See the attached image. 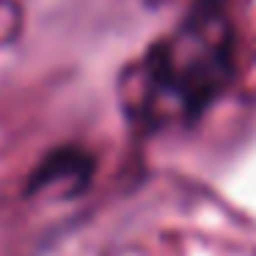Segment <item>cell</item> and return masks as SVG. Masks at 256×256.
Masks as SVG:
<instances>
[{"mask_svg":"<svg viewBox=\"0 0 256 256\" xmlns=\"http://www.w3.org/2000/svg\"><path fill=\"white\" fill-rule=\"evenodd\" d=\"M91 157L86 154L83 149H74V146H66V149H58L56 154L47 157V162H42L39 174L34 176V190L36 188H56V184H78L83 188L91 176Z\"/></svg>","mask_w":256,"mask_h":256,"instance_id":"7a4b0ae2","label":"cell"},{"mask_svg":"<svg viewBox=\"0 0 256 256\" xmlns=\"http://www.w3.org/2000/svg\"><path fill=\"white\" fill-rule=\"evenodd\" d=\"M234 74V39L218 0H204L182 25L144 52L124 78V110L146 132L188 127Z\"/></svg>","mask_w":256,"mask_h":256,"instance_id":"6da1fadb","label":"cell"}]
</instances>
